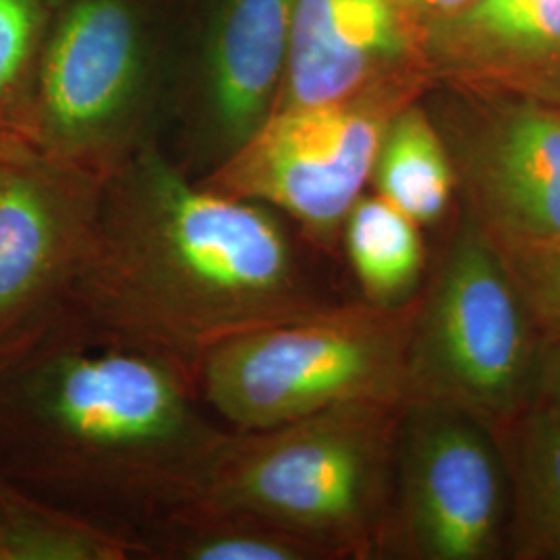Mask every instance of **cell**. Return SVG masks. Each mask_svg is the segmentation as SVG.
Returning a JSON list of instances; mask_svg holds the SVG:
<instances>
[{"label":"cell","instance_id":"cell-3","mask_svg":"<svg viewBox=\"0 0 560 560\" xmlns=\"http://www.w3.org/2000/svg\"><path fill=\"white\" fill-rule=\"evenodd\" d=\"M407 402L363 400L258 432H231L201 499L312 544L324 559L386 546Z\"/></svg>","mask_w":560,"mask_h":560},{"label":"cell","instance_id":"cell-23","mask_svg":"<svg viewBox=\"0 0 560 560\" xmlns=\"http://www.w3.org/2000/svg\"><path fill=\"white\" fill-rule=\"evenodd\" d=\"M21 143H30L25 138H21L18 133H7V131H0V156L9 154L11 150H15Z\"/></svg>","mask_w":560,"mask_h":560},{"label":"cell","instance_id":"cell-4","mask_svg":"<svg viewBox=\"0 0 560 560\" xmlns=\"http://www.w3.org/2000/svg\"><path fill=\"white\" fill-rule=\"evenodd\" d=\"M416 312L418 303H326L266 324L206 351L194 368L196 388L231 432L347 402H409Z\"/></svg>","mask_w":560,"mask_h":560},{"label":"cell","instance_id":"cell-1","mask_svg":"<svg viewBox=\"0 0 560 560\" xmlns=\"http://www.w3.org/2000/svg\"><path fill=\"white\" fill-rule=\"evenodd\" d=\"M194 372L55 320L0 358V480L133 546L201 497L229 428Z\"/></svg>","mask_w":560,"mask_h":560},{"label":"cell","instance_id":"cell-17","mask_svg":"<svg viewBox=\"0 0 560 560\" xmlns=\"http://www.w3.org/2000/svg\"><path fill=\"white\" fill-rule=\"evenodd\" d=\"M342 241L365 301L400 305L423 270L420 224L378 194L361 196L342 222Z\"/></svg>","mask_w":560,"mask_h":560},{"label":"cell","instance_id":"cell-5","mask_svg":"<svg viewBox=\"0 0 560 560\" xmlns=\"http://www.w3.org/2000/svg\"><path fill=\"white\" fill-rule=\"evenodd\" d=\"M536 337L499 252L465 222L416 312L409 400H446L494 428L534 399Z\"/></svg>","mask_w":560,"mask_h":560},{"label":"cell","instance_id":"cell-6","mask_svg":"<svg viewBox=\"0 0 560 560\" xmlns=\"http://www.w3.org/2000/svg\"><path fill=\"white\" fill-rule=\"evenodd\" d=\"M430 85V75L418 73L342 101L277 110L233 156L198 180L264 203L295 222L305 240L332 247L372 179L388 122Z\"/></svg>","mask_w":560,"mask_h":560},{"label":"cell","instance_id":"cell-14","mask_svg":"<svg viewBox=\"0 0 560 560\" xmlns=\"http://www.w3.org/2000/svg\"><path fill=\"white\" fill-rule=\"evenodd\" d=\"M511 486L509 538L523 559H560V420L529 400L497 423Z\"/></svg>","mask_w":560,"mask_h":560},{"label":"cell","instance_id":"cell-22","mask_svg":"<svg viewBox=\"0 0 560 560\" xmlns=\"http://www.w3.org/2000/svg\"><path fill=\"white\" fill-rule=\"evenodd\" d=\"M399 2L402 4L407 18L416 25V30L423 38V34L430 27L453 18L455 13L469 7L474 0H399Z\"/></svg>","mask_w":560,"mask_h":560},{"label":"cell","instance_id":"cell-8","mask_svg":"<svg viewBox=\"0 0 560 560\" xmlns=\"http://www.w3.org/2000/svg\"><path fill=\"white\" fill-rule=\"evenodd\" d=\"M471 226L499 254L560 240V104L432 83Z\"/></svg>","mask_w":560,"mask_h":560},{"label":"cell","instance_id":"cell-13","mask_svg":"<svg viewBox=\"0 0 560 560\" xmlns=\"http://www.w3.org/2000/svg\"><path fill=\"white\" fill-rule=\"evenodd\" d=\"M289 32L291 0L222 2L201 90V140L214 162L212 171L275 113L289 59Z\"/></svg>","mask_w":560,"mask_h":560},{"label":"cell","instance_id":"cell-16","mask_svg":"<svg viewBox=\"0 0 560 560\" xmlns=\"http://www.w3.org/2000/svg\"><path fill=\"white\" fill-rule=\"evenodd\" d=\"M376 194L420 226L441 221L457 179L446 143L425 104H407L382 136L372 179Z\"/></svg>","mask_w":560,"mask_h":560},{"label":"cell","instance_id":"cell-9","mask_svg":"<svg viewBox=\"0 0 560 560\" xmlns=\"http://www.w3.org/2000/svg\"><path fill=\"white\" fill-rule=\"evenodd\" d=\"M509 478L488 423L453 402L411 399L400 423L386 541L428 560H483L509 534Z\"/></svg>","mask_w":560,"mask_h":560},{"label":"cell","instance_id":"cell-11","mask_svg":"<svg viewBox=\"0 0 560 560\" xmlns=\"http://www.w3.org/2000/svg\"><path fill=\"white\" fill-rule=\"evenodd\" d=\"M425 73L420 32L399 0H291L277 110L342 101Z\"/></svg>","mask_w":560,"mask_h":560},{"label":"cell","instance_id":"cell-21","mask_svg":"<svg viewBox=\"0 0 560 560\" xmlns=\"http://www.w3.org/2000/svg\"><path fill=\"white\" fill-rule=\"evenodd\" d=\"M560 420V340L546 342L540 351L534 399Z\"/></svg>","mask_w":560,"mask_h":560},{"label":"cell","instance_id":"cell-18","mask_svg":"<svg viewBox=\"0 0 560 560\" xmlns=\"http://www.w3.org/2000/svg\"><path fill=\"white\" fill-rule=\"evenodd\" d=\"M0 560H136V550L0 480Z\"/></svg>","mask_w":560,"mask_h":560},{"label":"cell","instance_id":"cell-10","mask_svg":"<svg viewBox=\"0 0 560 560\" xmlns=\"http://www.w3.org/2000/svg\"><path fill=\"white\" fill-rule=\"evenodd\" d=\"M106 175L21 143L0 156V358L57 320Z\"/></svg>","mask_w":560,"mask_h":560},{"label":"cell","instance_id":"cell-15","mask_svg":"<svg viewBox=\"0 0 560 560\" xmlns=\"http://www.w3.org/2000/svg\"><path fill=\"white\" fill-rule=\"evenodd\" d=\"M320 550L245 511L194 499L141 538V560H316Z\"/></svg>","mask_w":560,"mask_h":560},{"label":"cell","instance_id":"cell-7","mask_svg":"<svg viewBox=\"0 0 560 560\" xmlns=\"http://www.w3.org/2000/svg\"><path fill=\"white\" fill-rule=\"evenodd\" d=\"M148 60L127 0H78L44 42L27 138L60 161L108 175L140 143Z\"/></svg>","mask_w":560,"mask_h":560},{"label":"cell","instance_id":"cell-2","mask_svg":"<svg viewBox=\"0 0 560 560\" xmlns=\"http://www.w3.org/2000/svg\"><path fill=\"white\" fill-rule=\"evenodd\" d=\"M326 305L279 212L191 180L140 143L102 187L57 320L187 365L222 340Z\"/></svg>","mask_w":560,"mask_h":560},{"label":"cell","instance_id":"cell-19","mask_svg":"<svg viewBox=\"0 0 560 560\" xmlns=\"http://www.w3.org/2000/svg\"><path fill=\"white\" fill-rule=\"evenodd\" d=\"M44 25L46 0H0V131L27 141Z\"/></svg>","mask_w":560,"mask_h":560},{"label":"cell","instance_id":"cell-20","mask_svg":"<svg viewBox=\"0 0 560 560\" xmlns=\"http://www.w3.org/2000/svg\"><path fill=\"white\" fill-rule=\"evenodd\" d=\"M520 291L536 332L560 340V240L513 254H499Z\"/></svg>","mask_w":560,"mask_h":560},{"label":"cell","instance_id":"cell-12","mask_svg":"<svg viewBox=\"0 0 560 560\" xmlns=\"http://www.w3.org/2000/svg\"><path fill=\"white\" fill-rule=\"evenodd\" d=\"M421 50L432 83L560 104V0H474Z\"/></svg>","mask_w":560,"mask_h":560}]
</instances>
